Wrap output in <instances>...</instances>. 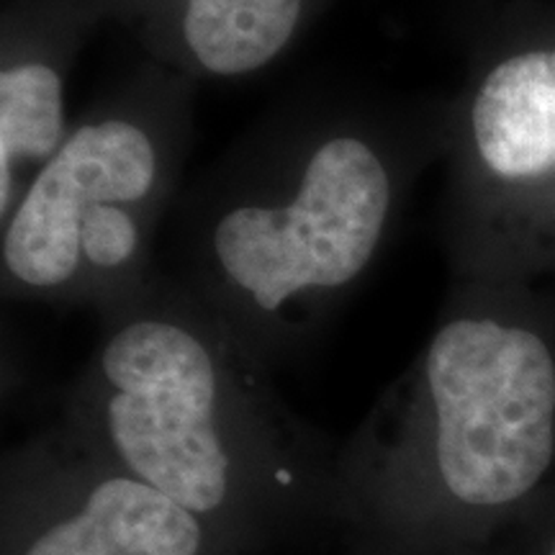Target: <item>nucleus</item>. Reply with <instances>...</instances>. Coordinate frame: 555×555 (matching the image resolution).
I'll return each mask as SVG.
<instances>
[{
  "label": "nucleus",
  "instance_id": "nucleus-1",
  "mask_svg": "<svg viewBox=\"0 0 555 555\" xmlns=\"http://www.w3.org/2000/svg\"><path fill=\"white\" fill-rule=\"evenodd\" d=\"M457 234L470 283L555 278V31L470 75L457 119Z\"/></svg>",
  "mask_w": 555,
  "mask_h": 555
},
{
  "label": "nucleus",
  "instance_id": "nucleus-2",
  "mask_svg": "<svg viewBox=\"0 0 555 555\" xmlns=\"http://www.w3.org/2000/svg\"><path fill=\"white\" fill-rule=\"evenodd\" d=\"M425 376L448 491L474 506L525 496L555 453V352L504 307L468 309L433 337Z\"/></svg>",
  "mask_w": 555,
  "mask_h": 555
},
{
  "label": "nucleus",
  "instance_id": "nucleus-3",
  "mask_svg": "<svg viewBox=\"0 0 555 555\" xmlns=\"http://www.w3.org/2000/svg\"><path fill=\"white\" fill-rule=\"evenodd\" d=\"M391 198L384 157L365 139H324L288 201L234 206L217 221L219 270L266 311L311 291L343 288L376 255Z\"/></svg>",
  "mask_w": 555,
  "mask_h": 555
},
{
  "label": "nucleus",
  "instance_id": "nucleus-4",
  "mask_svg": "<svg viewBox=\"0 0 555 555\" xmlns=\"http://www.w3.org/2000/svg\"><path fill=\"white\" fill-rule=\"evenodd\" d=\"M108 435L127 466L191 512L224 502L229 455L217 422V365L189 330L131 322L103 350Z\"/></svg>",
  "mask_w": 555,
  "mask_h": 555
},
{
  "label": "nucleus",
  "instance_id": "nucleus-5",
  "mask_svg": "<svg viewBox=\"0 0 555 555\" xmlns=\"http://www.w3.org/2000/svg\"><path fill=\"white\" fill-rule=\"evenodd\" d=\"M155 180V142L139 124L103 119L69 131L11 211L3 234L5 270L31 288L67 283L82 266L80 232L95 208L139 206Z\"/></svg>",
  "mask_w": 555,
  "mask_h": 555
},
{
  "label": "nucleus",
  "instance_id": "nucleus-6",
  "mask_svg": "<svg viewBox=\"0 0 555 555\" xmlns=\"http://www.w3.org/2000/svg\"><path fill=\"white\" fill-rule=\"evenodd\" d=\"M198 547L201 527L191 509L144 481L111 478L26 555H196Z\"/></svg>",
  "mask_w": 555,
  "mask_h": 555
},
{
  "label": "nucleus",
  "instance_id": "nucleus-7",
  "mask_svg": "<svg viewBox=\"0 0 555 555\" xmlns=\"http://www.w3.org/2000/svg\"><path fill=\"white\" fill-rule=\"evenodd\" d=\"M65 86L44 62H18L0 75V208H16L21 172L34 176L67 142Z\"/></svg>",
  "mask_w": 555,
  "mask_h": 555
},
{
  "label": "nucleus",
  "instance_id": "nucleus-8",
  "mask_svg": "<svg viewBox=\"0 0 555 555\" xmlns=\"http://www.w3.org/2000/svg\"><path fill=\"white\" fill-rule=\"evenodd\" d=\"M301 0H189L183 37L211 75H247L275 60L294 37Z\"/></svg>",
  "mask_w": 555,
  "mask_h": 555
},
{
  "label": "nucleus",
  "instance_id": "nucleus-9",
  "mask_svg": "<svg viewBox=\"0 0 555 555\" xmlns=\"http://www.w3.org/2000/svg\"><path fill=\"white\" fill-rule=\"evenodd\" d=\"M139 240V217L129 204H103L93 211L80 232L82 262L101 270H116L134 260Z\"/></svg>",
  "mask_w": 555,
  "mask_h": 555
}]
</instances>
